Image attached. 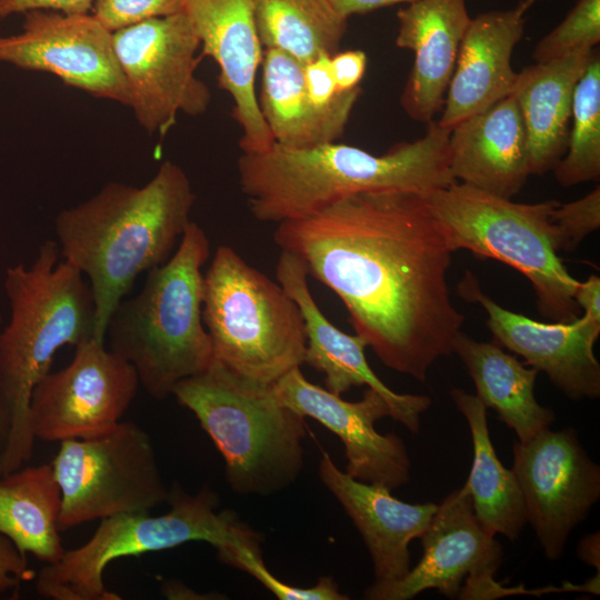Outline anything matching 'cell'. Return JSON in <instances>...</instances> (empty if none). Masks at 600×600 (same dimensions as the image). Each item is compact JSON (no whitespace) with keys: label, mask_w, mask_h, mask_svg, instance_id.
I'll list each match as a JSON object with an SVG mask.
<instances>
[{"label":"cell","mask_w":600,"mask_h":600,"mask_svg":"<svg viewBox=\"0 0 600 600\" xmlns=\"http://www.w3.org/2000/svg\"><path fill=\"white\" fill-rule=\"evenodd\" d=\"M273 241L339 297L388 368L423 382L453 353L464 322L448 284L453 251L426 197L353 193L278 223Z\"/></svg>","instance_id":"cell-1"},{"label":"cell","mask_w":600,"mask_h":600,"mask_svg":"<svg viewBox=\"0 0 600 600\" xmlns=\"http://www.w3.org/2000/svg\"><path fill=\"white\" fill-rule=\"evenodd\" d=\"M196 193L184 170L164 161L142 187L108 182L54 219L60 254L87 276L94 304L93 338L136 278L164 263L189 224Z\"/></svg>","instance_id":"cell-2"},{"label":"cell","mask_w":600,"mask_h":600,"mask_svg":"<svg viewBox=\"0 0 600 600\" xmlns=\"http://www.w3.org/2000/svg\"><path fill=\"white\" fill-rule=\"evenodd\" d=\"M450 131L432 120L421 138L397 143L383 154L338 142L302 149L274 142L262 152H242L239 186L253 218L277 224L359 192L396 190L427 198L456 182L449 166Z\"/></svg>","instance_id":"cell-3"},{"label":"cell","mask_w":600,"mask_h":600,"mask_svg":"<svg viewBox=\"0 0 600 600\" xmlns=\"http://www.w3.org/2000/svg\"><path fill=\"white\" fill-rule=\"evenodd\" d=\"M46 240L30 267H9L4 291L10 320L0 332V367L9 431L2 474L23 467L33 452L29 403L36 384L50 372L56 352L93 337L94 304L83 274Z\"/></svg>","instance_id":"cell-4"},{"label":"cell","mask_w":600,"mask_h":600,"mask_svg":"<svg viewBox=\"0 0 600 600\" xmlns=\"http://www.w3.org/2000/svg\"><path fill=\"white\" fill-rule=\"evenodd\" d=\"M209 256L204 230L190 221L174 253L147 272L140 292L122 300L108 321L109 349L133 366L142 388L157 400L214 359L202 321L201 269Z\"/></svg>","instance_id":"cell-5"},{"label":"cell","mask_w":600,"mask_h":600,"mask_svg":"<svg viewBox=\"0 0 600 600\" xmlns=\"http://www.w3.org/2000/svg\"><path fill=\"white\" fill-rule=\"evenodd\" d=\"M171 396L221 452L234 492L268 496L300 474L303 418L278 401L272 384L243 378L213 359L203 372L177 383Z\"/></svg>","instance_id":"cell-6"},{"label":"cell","mask_w":600,"mask_h":600,"mask_svg":"<svg viewBox=\"0 0 600 600\" xmlns=\"http://www.w3.org/2000/svg\"><path fill=\"white\" fill-rule=\"evenodd\" d=\"M427 202L453 252L469 250L519 271L531 283L543 318H578L579 281L558 256L551 221L559 201L518 203L456 181L428 196Z\"/></svg>","instance_id":"cell-7"},{"label":"cell","mask_w":600,"mask_h":600,"mask_svg":"<svg viewBox=\"0 0 600 600\" xmlns=\"http://www.w3.org/2000/svg\"><path fill=\"white\" fill-rule=\"evenodd\" d=\"M202 321L214 359L243 378L273 384L304 363L298 304L230 246L217 248L203 274Z\"/></svg>","instance_id":"cell-8"},{"label":"cell","mask_w":600,"mask_h":600,"mask_svg":"<svg viewBox=\"0 0 600 600\" xmlns=\"http://www.w3.org/2000/svg\"><path fill=\"white\" fill-rule=\"evenodd\" d=\"M168 512L160 516L126 513L106 519L82 546L66 550L61 559L40 570L38 593L52 600H120L107 589L103 572L119 559L204 541L217 551L259 537L230 510L217 511L218 494L208 486L196 494L174 482L169 488Z\"/></svg>","instance_id":"cell-9"},{"label":"cell","mask_w":600,"mask_h":600,"mask_svg":"<svg viewBox=\"0 0 600 600\" xmlns=\"http://www.w3.org/2000/svg\"><path fill=\"white\" fill-rule=\"evenodd\" d=\"M51 466L61 490L60 532L96 519L148 513L169 497L151 438L134 422L60 441Z\"/></svg>","instance_id":"cell-10"},{"label":"cell","mask_w":600,"mask_h":600,"mask_svg":"<svg viewBox=\"0 0 600 600\" xmlns=\"http://www.w3.org/2000/svg\"><path fill=\"white\" fill-rule=\"evenodd\" d=\"M112 40L129 107L147 132L163 137L180 112L208 110L211 92L196 74L200 40L183 10L116 30Z\"/></svg>","instance_id":"cell-11"},{"label":"cell","mask_w":600,"mask_h":600,"mask_svg":"<svg viewBox=\"0 0 600 600\" xmlns=\"http://www.w3.org/2000/svg\"><path fill=\"white\" fill-rule=\"evenodd\" d=\"M140 386L131 363L91 337L76 346L71 362L34 387L29 424L34 439L63 441L116 428Z\"/></svg>","instance_id":"cell-12"},{"label":"cell","mask_w":600,"mask_h":600,"mask_svg":"<svg viewBox=\"0 0 600 600\" xmlns=\"http://www.w3.org/2000/svg\"><path fill=\"white\" fill-rule=\"evenodd\" d=\"M527 523L549 560L559 559L573 528L600 498V467L588 456L577 431L544 429L513 444Z\"/></svg>","instance_id":"cell-13"},{"label":"cell","mask_w":600,"mask_h":600,"mask_svg":"<svg viewBox=\"0 0 600 600\" xmlns=\"http://www.w3.org/2000/svg\"><path fill=\"white\" fill-rule=\"evenodd\" d=\"M0 62L49 72L94 97L130 104L112 32L92 13L24 12L20 33L0 36Z\"/></svg>","instance_id":"cell-14"},{"label":"cell","mask_w":600,"mask_h":600,"mask_svg":"<svg viewBox=\"0 0 600 600\" xmlns=\"http://www.w3.org/2000/svg\"><path fill=\"white\" fill-rule=\"evenodd\" d=\"M419 563L399 580L376 583L364 591L370 600H409L429 589L448 598L468 599L494 579L503 557L502 546L476 517L466 484L451 491L420 538Z\"/></svg>","instance_id":"cell-15"},{"label":"cell","mask_w":600,"mask_h":600,"mask_svg":"<svg viewBox=\"0 0 600 600\" xmlns=\"http://www.w3.org/2000/svg\"><path fill=\"white\" fill-rule=\"evenodd\" d=\"M272 389L282 406L319 421L340 438L349 476L390 491L410 481L411 462L403 440L374 428L377 420L392 418L391 407L380 392L367 387L359 401H346L308 381L300 367L277 380Z\"/></svg>","instance_id":"cell-16"},{"label":"cell","mask_w":600,"mask_h":600,"mask_svg":"<svg viewBox=\"0 0 600 600\" xmlns=\"http://www.w3.org/2000/svg\"><path fill=\"white\" fill-rule=\"evenodd\" d=\"M467 301L481 304L494 342L522 357L573 401L600 396V363L594 344L600 324L578 317L569 322H540L510 311L486 294L474 276L467 272L458 286Z\"/></svg>","instance_id":"cell-17"},{"label":"cell","mask_w":600,"mask_h":600,"mask_svg":"<svg viewBox=\"0 0 600 600\" xmlns=\"http://www.w3.org/2000/svg\"><path fill=\"white\" fill-rule=\"evenodd\" d=\"M203 54L219 68V86L233 100V118L242 130V152L269 149L274 140L256 96V76L263 58L252 0H184Z\"/></svg>","instance_id":"cell-18"},{"label":"cell","mask_w":600,"mask_h":600,"mask_svg":"<svg viewBox=\"0 0 600 600\" xmlns=\"http://www.w3.org/2000/svg\"><path fill=\"white\" fill-rule=\"evenodd\" d=\"M276 277L301 311L307 336L304 363L324 376L326 389L341 396L352 387L372 388L390 404L392 419L411 433H419L421 414L431 406V398L397 393L377 377L366 358V340L338 329L316 303L308 284V270L300 258L281 250Z\"/></svg>","instance_id":"cell-19"},{"label":"cell","mask_w":600,"mask_h":600,"mask_svg":"<svg viewBox=\"0 0 600 600\" xmlns=\"http://www.w3.org/2000/svg\"><path fill=\"white\" fill-rule=\"evenodd\" d=\"M534 0H522L508 10L479 13L461 40L442 113L437 121L451 129L512 94L518 72L511 56L522 38L526 13Z\"/></svg>","instance_id":"cell-20"},{"label":"cell","mask_w":600,"mask_h":600,"mask_svg":"<svg viewBox=\"0 0 600 600\" xmlns=\"http://www.w3.org/2000/svg\"><path fill=\"white\" fill-rule=\"evenodd\" d=\"M318 473L359 530L372 560L373 582L404 577L410 570L409 544L422 537L438 504L403 502L388 488L341 471L328 453L322 454Z\"/></svg>","instance_id":"cell-21"},{"label":"cell","mask_w":600,"mask_h":600,"mask_svg":"<svg viewBox=\"0 0 600 600\" xmlns=\"http://www.w3.org/2000/svg\"><path fill=\"white\" fill-rule=\"evenodd\" d=\"M397 19L396 44L414 53L400 103L410 118L429 123L442 109L471 17L466 0H417Z\"/></svg>","instance_id":"cell-22"},{"label":"cell","mask_w":600,"mask_h":600,"mask_svg":"<svg viewBox=\"0 0 600 600\" xmlns=\"http://www.w3.org/2000/svg\"><path fill=\"white\" fill-rule=\"evenodd\" d=\"M450 171L456 181L511 199L531 174L528 137L510 94L451 128Z\"/></svg>","instance_id":"cell-23"},{"label":"cell","mask_w":600,"mask_h":600,"mask_svg":"<svg viewBox=\"0 0 600 600\" xmlns=\"http://www.w3.org/2000/svg\"><path fill=\"white\" fill-rule=\"evenodd\" d=\"M259 107L276 143L311 148L337 142L342 136L361 88L341 92L328 108L307 93L303 64L277 49H264Z\"/></svg>","instance_id":"cell-24"},{"label":"cell","mask_w":600,"mask_h":600,"mask_svg":"<svg viewBox=\"0 0 600 600\" xmlns=\"http://www.w3.org/2000/svg\"><path fill=\"white\" fill-rule=\"evenodd\" d=\"M593 51L581 49L518 72L512 94L527 131L531 174L548 172L564 156L574 88Z\"/></svg>","instance_id":"cell-25"},{"label":"cell","mask_w":600,"mask_h":600,"mask_svg":"<svg viewBox=\"0 0 600 600\" xmlns=\"http://www.w3.org/2000/svg\"><path fill=\"white\" fill-rule=\"evenodd\" d=\"M456 353L476 386V396L527 442L554 421V412L534 396L538 371L503 351L497 342L478 341L462 332L453 342Z\"/></svg>","instance_id":"cell-26"},{"label":"cell","mask_w":600,"mask_h":600,"mask_svg":"<svg viewBox=\"0 0 600 600\" xmlns=\"http://www.w3.org/2000/svg\"><path fill=\"white\" fill-rule=\"evenodd\" d=\"M450 397L466 418L473 446L468 488L476 517L491 534L514 541L527 524L522 493L512 471L499 460L489 433L487 408L476 394L451 388Z\"/></svg>","instance_id":"cell-27"},{"label":"cell","mask_w":600,"mask_h":600,"mask_svg":"<svg viewBox=\"0 0 600 600\" xmlns=\"http://www.w3.org/2000/svg\"><path fill=\"white\" fill-rule=\"evenodd\" d=\"M60 509L61 490L51 463L0 476V534L23 556L31 553L46 564L61 559Z\"/></svg>","instance_id":"cell-28"},{"label":"cell","mask_w":600,"mask_h":600,"mask_svg":"<svg viewBox=\"0 0 600 600\" xmlns=\"http://www.w3.org/2000/svg\"><path fill=\"white\" fill-rule=\"evenodd\" d=\"M263 49H277L302 64L332 56L346 34L348 18L331 0H252Z\"/></svg>","instance_id":"cell-29"},{"label":"cell","mask_w":600,"mask_h":600,"mask_svg":"<svg viewBox=\"0 0 600 600\" xmlns=\"http://www.w3.org/2000/svg\"><path fill=\"white\" fill-rule=\"evenodd\" d=\"M571 119L566 153L553 168L563 187L600 177V57L596 49L574 88Z\"/></svg>","instance_id":"cell-30"},{"label":"cell","mask_w":600,"mask_h":600,"mask_svg":"<svg viewBox=\"0 0 600 600\" xmlns=\"http://www.w3.org/2000/svg\"><path fill=\"white\" fill-rule=\"evenodd\" d=\"M600 42V0H578L566 18L534 47L536 62L562 58Z\"/></svg>","instance_id":"cell-31"},{"label":"cell","mask_w":600,"mask_h":600,"mask_svg":"<svg viewBox=\"0 0 600 600\" xmlns=\"http://www.w3.org/2000/svg\"><path fill=\"white\" fill-rule=\"evenodd\" d=\"M218 552L220 561L243 570L260 581L281 600H346L332 577H321L311 588H298L276 578L264 566L258 544H236Z\"/></svg>","instance_id":"cell-32"},{"label":"cell","mask_w":600,"mask_h":600,"mask_svg":"<svg viewBox=\"0 0 600 600\" xmlns=\"http://www.w3.org/2000/svg\"><path fill=\"white\" fill-rule=\"evenodd\" d=\"M551 221L558 252L576 249L587 236L600 227L599 184L578 200L559 202L551 211Z\"/></svg>","instance_id":"cell-33"},{"label":"cell","mask_w":600,"mask_h":600,"mask_svg":"<svg viewBox=\"0 0 600 600\" xmlns=\"http://www.w3.org/2000/svg\"><path fill=\"white\" fill-rule=\"evenodd\" d=\"M184 0H96L92 14L111 32L183 10Z\"/></svg>","instance_id":"cell-34"},{"label":"cell","mask_w":600,"mask_h":600,"mask_svg":"<svg viewBox=\"0 0 600 600\" xmlns=\"http://www.w3.org/2000/svg\"><path fill=\"white\" fill-rule=\"evenodd\" d=\"M303 81L308 96L319 108L330 107L341 93L337 91L329 54H321L303 64Z\"/></svg>","instance_id":"cell-35"},{"label":"cell","mask_w":600,"mask_h":600,"mask_svg":"<svg viewBox=\"0 0 600 600\" xmlns=\"http://www.w3.org/2000/svg\"><path fill=\"white\" fill-rule=\"evenodd\" d=\"M32 577L27 557L7 537L0 534V593L18 589Z\"/></svg>","instance_id":"cell-36"},{"label":"cell","mask_w":600,"mask_h":600,"mask_svg":"<svg viewBox=\"0 0 600 600\" xmlns=\"http://www.w3.org/2000/svg\"><path fill=\"white\" fill-rule=\"evenodd\" d=\"M337 91L346 92L357 87L364 76L367 56L361 50L336 52L331 56Z\"/></svg>","instance_id":"cell-37"},{"label":"cell","mask_w":600,"mask_h":600,"mask_svg":"<svg viewBox=\"0 0 600 600\" xmlns=\"http://www.w3.org/2000/svg\"><path fill=\"white\" fill-rule=\"evenodd\" d=\"M96 0H0V18L30 10H53L66 14H87Z\"/></svg>","instance_id":"cell-38"},{"label":"cell","mask_w":600,"mask_h":600,"mask_svg":"<svg viewBox=\"0 0 600 600\" xmlns=\"http://www.w3.org/2000/svg\"><path fill=\"white\" fill-rule=\"evenodd\" d=\"M574 300L579 309L583 310L582 317L592 323L600 324V278L591 274L583 282L578 283L574 291Z\"/></svg>","instance_id":"cell-39"},{"label":"cell","mask_w":600,"mask_h":600,"mask_svg":"<svg viewBox=\"0 0 600 600\" xmlns=\"http://www.w3.org/2000/svg\"><path fill=\"white\" fill-rule=\"evenodd\" d=\"M341 14L347 17L364 14L377 9L398 3H411L417 0H331Z\"/></svg>","instance_id":"cell-40"},{"label":"cell","mask_w":600,"mask_h":600,"mask_svg":"<svg viewBox=\"0 0 600 600\" xmlns=\"http://www.w3.org/2000/svg\"><path fill=\"white\" fill-rule=\"evenodd\" d=\"M600 534L599 532H593L588 536H584L578 547H577V557L597 569L599 572L600 569Z\"/></svg>","instance_id":"cell-41"},{"label":"cell","mask_w":600,"mask_h":600,"mask_svg":"<svg viewBox=\"0 0 600 600\" xmlns=\"http://www.w3.org/2000/svg\"><path fill=\"white\" fill-rule=\"evenodd\" d=\"M0 323H1V316H0ZM8 431H9V422H8V414H7L4 399H3L1 367H0V476H2V459H3V452H4V448L7 443Z\"/></svg>","instance_id":"cell-42"},{"label":"cell","mask_w":600,"mask_h":600,"mask_svg":"<svg viewBox=\"0 0 600 600\" xmlns=\"http://www.w3.org/2000/svg\"><path fill=\"white\" fill-rule=\"evenodd\" d=\"M534 1H538V0H534Z\"/></svg>","instance_id":"cell-43"}]
</instances>
